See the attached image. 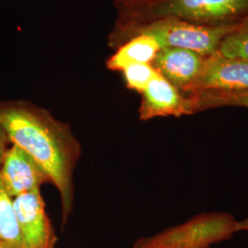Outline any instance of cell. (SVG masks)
<instances>
[{"label":"cell","instance_id":"obj_2","mask_svg":"<svg viewBox=\"0 0 248 248\" xmlns=\"http://www.w3.org/2000/svg\"><path fill=\"white\" fill-rule=\"evenodd\" d=\"M114 26L141 24L159 18L205 26L237 23L248 16V0H154L117 9Z\"/></svg>","mask_w":248,"mask_h":248},{"label":"cell","instance_id":"obj_5","mask_svg":"<svg viewBox=\"0 0 248 248\" xmlns=\"http://www.w3.org/2000/svg\"><path fill=\"white\" fill-rule=\"evenodd\" d=\"M24 248H54L56 235L45 212L41 188L13 199Z\"/></svg>","mask_w":248,"mask_h":248},{"label":"cell","instance_id":"obj_19","mask_svg":"<svg viewBox=\"0 0 248 248\" xmlns=\"http://www.w3.org/2000/svg\"></svg>","mask_w":248,"mask_h":248},{"label":"cell","instance_id":"obj_8","mask_svg":"<svg viewBox=\"0 0 248 248\" xmlns=\"http://www.w3.org/2000/svg\"><path fill=\"white\" fill-rule=\"evenodd\" d=\"M204 60L205 57L195 52L167 47L160 49L152 65L159 75L186 96L193 90L202 70Z\"/></svg>","mask_w":248,"mask_h":248},{"label":"cell","instance_id":"obj_16","mask_svg":"<svg viewBox=\"0 0 248 248\" xmlns=\"http://www.w3.org/2000/svg\"><path fill=\"white\" fill-rule=\"evenodd\" d=\"M151 1H154V0H113L116 9L128 8V7H132V6L139 5V4L148 3Z\"/></svg>","mask_w":248,"mask_h":248},{"label":"cell","instance_id":"obj_17","mask_svg":"<svg viewBox=\"0 0 248 248\" xmlns=\"http://www.w3.org/2000/svg\"><path fill=\"white\" fill-rule=\"evenodd\" d=\"M236 232H248V217L243 221H237Z\"/></svg>","mask_w":248,"mask_h":248},{"label":"cell","instance_id":"obj_15","mask_svg":"<svg viewBox=\"0 0 248 248\" xmlns=\"http://www.w3.org/2000/svg\"><path fill=\"white\" fill-rule=\"evenodd\" d=\"M9 137L6 132L3 130V128L0 126V167L2 165L4 155L9 148Z\"/></svg>","mask_w":248,"mask_h":248},{"label":"cell","instance_id":"obj_11","mask_svg":"<svg viewBox=\"0 0 248 248\" xmlns=\"http://www.w3.org/2000/svg\"><path fill=\"white\" fill-rule=\"evenodd\" d=\"M0 241L12 248H24L13 199L8 194L0 178Z\"/></svg>","mask_w":248,"mask_h":248},{"label":"cell","instance_id":"obj_18","mask_svg":"<svg viewBox=\"0 0 248 248\" xmlns=\"http://www.w3.org/2000/svg\"><path fill=\"white\" fill-rule=\"evenodd\" d=\"M0 248H10L9 246H8L7 244H5V243H3V242H1L0 241Z\"/></svg>","mask_w":248,"mask_h":248},{"label":"cell","instance_id":"obj_4","mask_svg":"<svg viewBox=\"0 0 248 248\" xmlns=\"http://www.w3.org/2000/svg\"><path fill=\"white\" fill-rule=\"evenodd\" d=\"M237 220L226 213H202L189 221L138 240L134 248H208L231 238Z\"/></svg>","mask_w":248,"mask_h":248},{"label":"cell","instance_id":"obj_14","mask_svg":"<svg viewBox=\"0 0 248 248\" xmlns=\"http://www.w3.org/2000/svg\"><path fill=\"white\" fill-rule=\"evenodd\" d=\"M127 88L142 93L158 73L152 63H135L123 70Z\"/></svg>","mask_w":248,"mask_h":248},{"label":"cell","instance_id":"obj_7","mask_svg":"<svg viewBox=\"0 0 248 248\" xmlns=\"http://www.w3.org/2000/svg\"><path fill=\"white\" fill-rule=\"evenodd\" d=\"M0 178L12 199L51 183L50 177L36 160L13 143L4 155Z\"/></svg>","mask_w":248,"mask_h":248},{"label":"cell","instance_id":"obj_12","mask_svg":"<svg viewBox=\"0 0 248 248\" xmlns=\"http://www.w3.org/2000/svg\"><path fill=\"white\" fill-rule=\"evenodd\" d=\"M192 104L193 112L221 107H244L248 108V91L218 92L202 91L187 96Z\"/></svg>","mask_w":248,"mask_h":248},{"label":"cell","instance_id":"obj_6","mask_svg":"<svg viewBox=\"0 0 248 248\" xmlns=\"http://www.w3.org/2000/svg\"><path fill=\"white\" fill-rule=\"evenodd\" d=\"M202 91H248V61L227 58L218 52L205 57L202 70L190 94Z\"/></svg>","mask_w":248,"mask_h":248},{"label":"cell","instance_id":"obj_13","mask_svg":"<svg viewBox=\"0 0 248 248\" xmlns=\"http://www.w3.org/2000/svg\"><path fill=\"white\" fill-rule=\"evenodd\" d=\"M218 53L227 58L248 61V16L223 39Z\"/></svg>","mask_w":248,"mask_h":248},{"label":"cell","instance_id":"obj_3","mask_svg":"<svg viewBox=\"0 0 248 248\" xmlns=\"http://www.w3.org/2000/svg\"><path fill=\"white\" fill-rule=\"evenodd\" d=\"M239 22L205 26L175 18H159L141 24L113 27L108 35V45L116 49L133 36L145 34L154 38L161 49L181 48L209 57L218 52L222 40Z\"/></svg>","mask_w":248,"mask_h":248},{"label":"cell","instance_id":"obj_9","mask_svg":"<svg viewBox=\"0 0 248 248\" xmlns=\"http://www.w3.org/2000/svg\"><path fill=\"white\" fill-rule=\"evenodd\" d=\"M141 94L139 118L142 121L156 117H181L194 113L188 97L159 74Z\"/></svg>","mask_w":248,"mask_h":248},{"label":"cell","instance_id":"obj_10","mask_svg":"<svg viewBox=\"0 0 248 248\" xmlns=\"http://www.w3.org/2000/svg\"><path fill=\"white\" fill-rule=\"evenodd\" d=\"M161 47L150 36L137 34L118 46L107 60L106 66L111 71H123L135 63H152Z\"/></svg>","mask_w":248,"mask_h":248},{"label":"cell","instance_id":"obj_1","mask_svg":"<svg viewBox=\"0 0 248 248\" xmlns=\"http://www.w3.org/2000/svg\"><path fill=\"white\" fill-rule=\"evenodd\" d=\"M0 126L9 142L27 152L45 169L62 202V221L73 208V173L81 148L68 124L25 100L0 101Z\"/></svg>","mask_w":248,"mask_h":248}]
</instances>
